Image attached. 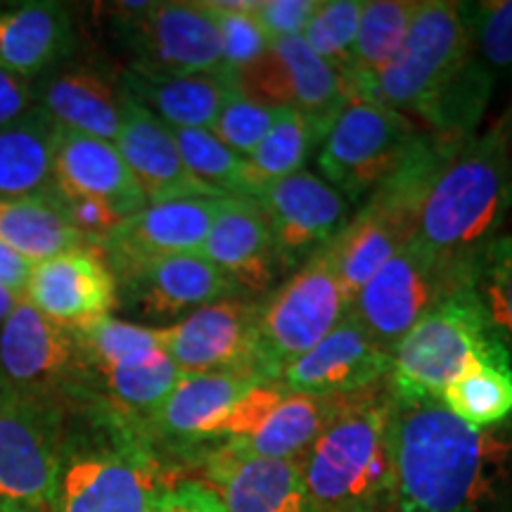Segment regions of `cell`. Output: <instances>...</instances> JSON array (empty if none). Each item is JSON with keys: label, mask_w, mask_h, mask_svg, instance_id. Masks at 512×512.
<instances>
[{"label": "cell", "mask_w": 512, "mask_h": 512, "mask_svg": "<svg viewBox=\"0 0 512 512\" xmlns=\"http://www.w3.org/2000/svg\"><path fill=\"white\" fill-rule=\"evenodd\" d=\"M110 15L133 72L221 74V36L202 3H117Z\"/></svg>", "instance_id": "obj_8"}, {"label": "cell", "mask_w": 512, "mask_h": 512, "mask_svg": "<svg viewBox=\"0 0 512 512\" xmlns=\"http://www.w3.org/2000/svg\"><path fill=\"white\" fill-rule=\"evenodd\" d=\"M389 380L335 399L328 422L297 460L318 512H394Z\"/></svg>", "instance_id": "obj_3"}, {"label": "cell", "mask_w": 512, "mask_h": 512, "mask_svg": "<svg viewBox=\"0 0 512 512\" xmlns=\"http://www.w3.org/2000/svg\"><path fill=\"white\" fill-rule=\"evenodd\" d=\"M36 88L34 81L19 79L15 74H8L0 69V128L12 124V121L27 117L31 110H36Z\"/></svg>", "instance_id": "obj_44"}, {"label": "cell", "mask_w": 512, "mask_h": 512, "mask_svg": "<svg viewBox=\"0 0 512 512\" xmlns=\"http://www.w3.org/2000/svg\"><path fill=\"white\" fill-rule=\"evenodd\" d=\"M119 297L145 320H181L192 311L242 294L226 273L202 254H176L126 273Z\"/></svg>", "instance_id": "obj_22"}, {"label": "cell", "mask_w": 512, "mask_h": 512, "mask_svg": "<svg viewBox=\"0 0 512 512\" xmlns=\"http://www.w3.org/2000/svg\"><path fill=\"white\" fill-rule=\"evenodd\" d=\"M204 10L214 19L221 36L223 69L221 74L238 86V79L259 62L268 50V38L252 15L254 3L238 0H204Z\"/></svg>", "instance_id": "obj_38"}, {"label": "cell", "mask_w": 512, "mask_h": 512, "mask_svg": "<svg viewBox=\"0 0 512 512\" xmlns=\"http://www.w3.org/2000/svg\"><path fill=\"white\" fill-rule=\"evenodd\" d=\"M0 242L31 264L76 247H93L69 226L53 195L0 200Z\"/></svg>", "instance_id": "obj_31"}, {"label": "cell", "mask_w": 512, "mask_h": 512, "mask_svg": "<svg viewBox=\"0 0 512 512\" xmlns=\"http://www.w3.org/2000/svg\"><path fill=\"white\" fill-rule=\"evenodd\" d=\"M53 176L57 192L72 197H93L110 204L124 221L147 207L145 195L133 181L117 145L110 140L60 126L55 138Z\"/></svg>", "instance_id": "obj_25"}, {"label": "cell", "mask_w": 512, "mask_h": 512, "mask_svg": "<svg viewBox=\"0 0 512 512\" xmlns=\"http://www.w3.org/2000/svg\"><path fill=\"white\" fill-rule=\"evenodd\" d=\"M508 119H510V121H512V110H510V112H508Z\"/></svg>", "instance_id": "obj_48"}, {"label": "cell", "mask_w": 512, "mask_h": 512, "mask_svg": "<svg viewBox=\"0 0 512 512\" xmlns=\"http://www.w3.org/2000/svg\"><path fill=\"white\" fill-rule=\"evenodd\" d=\"M247 98L264 102L275 110L299 112L316 133L318 145L335 124L339 112L354 98L347 79L320 60L302 36L275 38L259 62L238 79Z\"/></svg>", "instance_id": "obj_12"}, {"label": "cell", "mask_w": 512, "mask_h": 512, "mask_svg": "<svg viewBox=\"0 0 512 512\" xmlns=\"http://www.w3.org/2000/svg\"><path fill=\"white\" fill-rule=\"evenodd\" d=\"M72 335L88 373L152 361L166 354L159 328H147L112 316L81 325L72 330Z\"/></svg>", "instance_id": "obj_34"}, {"label": "cell", "mask_w": 512, "mask_h": 512, "mask_svg": "<svg viewBox=\"0 0 512 512\" xmlns=\"http://www.w3.org/2000/svg\"><path fill=\"white\" fill-rule=\"evenodd\" d=\"M121 93L171 128H209L238 91L223 74L162 76L126 69L119 76Z\"/></svg>", "instance_id": "obj_28"}, {"label": "cell", "mask_w": 512, "mask_h": 512, "mask_svg": "<svg viewBox=\"0 0 512 512\" xmlns=\"http://www.w3.org/2000/svg\"><path fill=\"white\" fill-rule=\"evenodd\" d=\"M254 313L256 302L242 294L202 306L174 325L159 328L162 347L181 373L259 375Z\"/></svg>", "instance_id": "obj_19"}, {"label": "cell", "mask_w": 512, "mask_h": 512, "mask_svg": "<svg viewBox=\"0 0 512 512\" xmlns=\"http://www.w3.org/2000/svg\"><path fill=\"white\" fill-rule=\"evenodd\" d=\"M332 408L335 399L294 392L280 380H261L228 415L221 441L254 456L297 463L325 427Z\"/></svg>", "instance_id": "obj_15"}, {"label": "cell", "mask_w": 512, "mask_h": 512, "mask_svg": "<svg viewBox=\"0 0 512 512\" xmlns=\"http://www.w3.org/2000/svg\"><path fill=\"white\" fill-rule=\"evenodd\" d=\"M19 302H22V294L10 292L8 287L0 285V328H3V323L10 318V313L15 311Z\"/></svg>", "instance_id": "obj_46"}, {"label": "cell", "mask_w": 512, "mask_h": 512, "mask_svg": "<svg viewBox=\"0 0 512 512\" xmlns=\"http://www.w3.org/2000/svg\"><path fill=\"white\" fill-rule=\"evenodd\" d=\"M418 126L375 100L351 98L325 133L318 169L349 204L366 197L392 176L418 138Z\"/></svg>", "instance_id": "obj_9"}, {"label": "cell", "mask_w": 512, "mask_h": 512, "mask_svg": "<svg viewBox=\"0 0 512 512\" xmlns=\"http://www.w3.org/2000/svg\"><path fill=\"white\" fill-rule=\"evenodd\" d=\"M204 259L242 294H266L280 275L266 216L254 200H226L204 242Z\"/></svg>", "instance_id": "obj_27"}, {"label": "cell", "mask_w": 512, "mask_h": 512, "mask_svg": "<svg viewBox=\"0 0 512 512\" xmlns=\"http://www.w3.org/2000/svg\"><path fill=\"white\" fill-rule=\"evenodd\" d=\"M318 5L320 0H261L254 3L252 15L271 43L275 38L302 36Z\"/></svg>", "instance_id": "obj_42"}, {"label": "cell", "mask_w": 512, "mask_h": 512, "mask_svg": "<svg viewBox=\"0 0 512 512\" xmlns=\"http://www.w3.org/2000/svg\"><path fill=\"white\" fill-rule=\"evenodd\" d=\"M392 451L394 512H512V420L475 430L439 399H394Z\"/></svg>", "instance_id": "obj_1"}, {"label": "cell", "mask_w": 512, "mask_h": 512, "mask_svg": "<svg viewBox=\"0 0 512 512\" xmlns=\"http://www.w3.org/2000/svg\"><path fill=\"white\" fill-rule=\"evenodd\" d=\"M230 197H185L147 204L100 242L114 278L176 254H200L216 214Z\"/></svg>", "instance_id": "obj_18"}, {"label": "cell", "mask_w": 512, "mask_h": 512, "mask_svg": "<svg viewBox=\"0 0 512 512\" xmlns=\"http://www.w3.org/2000/svg\"><path fill=\"white\" fill-rule=\"evenodd\" d=\"M467 285L486 328L512 356V235H498L475 256Z\"/></svg>", "instance_id": "obj_35"}, {"label": "cell", "mask_w": 512, "mask_h": 512, "mask_svg": "<svg viewBox=\"0 0 512 512\" xmlns=\"http://www.w3.org/2000/svg\"><path fill=\"white\" fill-rule=\"evenodd\" d=\"M38 107L69 131L114 143L124 119L119 79L91 62L60 64L38 79Z\"/></svg>", "instance_id": "obj_23"}, {"label": "cell", "mask_w": 512, "mask_h": 512, "mask_svg": "<svg viewBox=\"0 0 512 512\" xmlns=\"http://www.w3.org/2000/svg\"><path fill=\"white\" fill-rule=\"evenodd\" d=\"M24 299L60 328L76 330L110 316L119 287L98 247H76L34 264Z\"/></svg>", "instance_id": "obj_20"}, {"label": "cell", "mask_w": 512, "mask_h": 512, "mask_svg": "<svg viewBox=\"0 0 512 512\" xmlns=\"http://www.w3.org/2000/svg\"><path fill=\"white\" fill-rule=\"evenodd\" d=\"M114 145L147 204L185 200V197H219L185 169L171 128L126 98L124 119Z\"/></svg>", "instance_id": "obj_24"}, {"label": "cell", "mask_w": 512, "mask_h": 512, "mask_svg": "<svg viewBox=\"0 0 512 512\" xmlns=\"http://www.w3.org/2000/svg\"><path fill=\"white\" fill-rule=\"evenodd\" d=\"M69 10L53 0L0 3V69L38 81L74 55Z\"/></svg>", "instance_id": "obj_26"}, {"label": "cell", "mask_w": 512, "mask_h": 512, "mask_svg": "<svg viewBox=\"0 0 512 512\" xmlns=\"http://www.w3.org/2000/svg\"><path fill=\"white\" fill-rule=\"evenodd\" d=\"M441 406L475 430L512 420V363H475L439 396Z\"/></svg>", "instance_id": "obj_33"}, {"label": "cell", "mask_w": 512, "mask_h": 512, "mask_svg": "<svg viewBox=\"0 0 512 512\" xmlns=\"http://www.w3.org/2000/svg\"><path fill=\"white\" fill-rule=\"evenodd\" d=\"M171 133L185 169L214 195L230 200H256L261 195L247 159L223 145L207 128H171Z\"/></svg>", "instance_id": "obj_32"}, {"label": "cell", "mask_w": 512, "mask_h": 512, "mask_svg": "<svg viewBox=\"0 0 512 512\" xmlns=\"http://www.w3.org/2000/svg\"><path fill=\"white\" fill-rule=\"evenodd\" d=\"M418 10L413 0H368L361 8L354 57L347 83L354 98H366L380 76L406 41L408 29Z\"/></svg>", "instance_id": "obj_30"}, {"label": "cell", "mask_w": 512, "mask_h": 512, "mask_svg": "<svg viewBox=\"0 0 512 512\" xmlns=\"http://www.w3.org/2000/svg\"><path fill=\"white\" fill-rule=\"evenodd\" d=\"M470 268H456L411 240L356 294L349 313L384 351L392 354L403 335L441 299L467 283Z\"/></svg>", "instance_id": "obj_10"}, {"label": "cell", "mask_w": 512, "mask_h": 512, "mask_svg": "<svg viewBox=\"0 0 512 512\" xmlns=\"http://www.w3.org/2000/svg\"><path fill=\"white\" fill-rule=\"evenodd\" d=\"M512 209V121L477 133L441 171L420 211L415 242L456 268L498 238Z\"/></svg>", "instance_id": "obj_4"}, {"label": "cell", "mask_w": 512, "mask_h": 512, "mask_svg": "<svg viewBox=\"0 0 512 512\" xmlns=\"http://www.w3.org/2000/svg\"><path fill=\"white\" fill-rule=\"evenodd\" d=\"M183 479V467L98 403L64 408L50 512H152Z\"/></svg>", "instance_id": "obj_2"}, {"label": "cell", "mask_w": 512, "mask_h": 512, "mask_svg": "<svg viewBox=\"0 0 512 512\" xmlns=\"http://www.w3.org/2000/svg\"><path fill=\"white\" fill-rule=\"evenodd\" d=\"M0 512H50L48 505H0Z\"/></svg>", "instance_id": "obj_47"}, {"label": "cell", "mask_w": 512, "mask_h": 512, "mask_svg": "<svg viewBox=\"0 0 512 512\" xmlns=\"http://www.w3.org/2000/svg\"><path fill=\"white\" fill-rule=\"evenodd\" d=\"M392 354L347 313L328 337L294 361L280 382L318 399H344L389 380Z\"/></svg>", "instance_id": "obj_21"}, {"label": "cell", "mask_w": 512, "mask_h": 512, "mask_svg": "<svg viewBox=\"0 0 512 512\" xmlns=\"http://www.w3.org/2000/svg\"><path fill=\"white\" fill-rule=\"evenodd\" d=\"M465 55L467 29L460 3L422 0L399 55L377 76L366 100L420 119L460 72Z\"/></svg>", "instance_id": "obj_7"}, {"label": "cell", "mask_w": 512, "mask_h": 512, "mask_svg": "<svg viewBox=\"0 0 512 512\" xmlns=\"http://www.w3.org/2000/svg\"><path fill=\"white\" fill-rule=\"evenodd\" d=\"M57 128L41 107L0 128V200L53 195Z\"/></svg>", "instance_id": "obj_29"}, {"label": "cell", "mask_w": 512, "mask_h": 512, "mask_svg": "<svg viewBox=\"0 0 512 512\" xmlns=\"http://www.w3.org/2000/svg\"><path fill=\"white\" fill-rule=\"evenodd\" d=\"M252 373H183L145 432L169 458L185 467L192 453L219 444L228 415L254 384Z\"/></svg>", "instance_id": "obj_17"}, {"label": "cell", "mask_w": 512, "mask_h": 512, "mask_svg": "<svg viewBox=\"0 0 512 512\" xmlns=\"http://www.w3.org/2000/svg\"><path fill=\"white\" fill-rule=\"evenodd\" d=\"M349 313L328 252H320L256 299L254 351L264 380H280Z\"/></svg>", "instance_id": "obj_6"}, {"label": "cell", "mask_w": 512, "mask_h": 512, "mask_svg": "<svg viewBox=\"0 0 512 512\" xmlns=\"http://www.w3.org/2000/svg\"><path fill=\"white\" fill-rule=\"evenodd\" d=\"M86 373L72 330L22 297L0 328V375L19 392L67 408L86 389Z\"/></svg>", "instance_id": "obj_13"}, {"label": "cell", "mask_w": 512, "mask_h": 512, "mask_svg": "<svg viewBox=\"0 0 512 512\" xmlns=\"http://www.w3.org/2000/svg\"><path fill=\"white\" fill-rule=\"evenodd\" d=\"M64 408L19 392L0 375V505H48Z\"/></svg>", "instance_id": "obj_11"}, {"label": "cell", "mask_w": 512, "mask_h": 512, "mask_svg": "<svg viewBox=\"0 0 512 512\" xmlns=\"http://www.w3.org/2000/svg\"><path fill=\"white\" fill-rule=\"evenodd\" d=\"M475 363H512V356L486 328L470 285L463 283L396 344L389 387L396 401L439 399Z\"/></svg>", "instance_id": "obj_5"}, {"label": "cell", "mask_w": 512, "mask_h": 512, "mask_svg": "<svg viewBox=\"0 0 512 512\" xmlns=\"http://www.w3.org/2000/svg\"><path fill=\"white\" fill-rule=\"evenodd\" d=\"M185 467L200 472L226 512H318L294 460L261 458L221 441L192 453Z\"/></svg>", "instance_id": "obj_16"}, {"label": "cell", "mask_w": 512, "mask_h": 512, "mask_svg": "<svg viewBox=\"0 0 512 512\" xmlns=\"http://www.w3.org/2000/svg\"><path fill=\"white\" fill-rule=\"evenodd\" d=\"M363 0H320L316 15L306 24L302 38L320 60L347 79L354 57Z\"/></svg>", "instance_id": "obj_39"}, {"label": "cell", "mask_w": 512, "mask_h": 512, "mask_svg": "<svg viewBox=\"0 0 512 512\" xmlns=\"http://www.w3.org/2000/svg\"><path fill=\"white\" fill-rule=\"evenodd\" d=\"M31 268H34L31 261L24 259L22 254H17L15 249H10L5 242H0V285L24 297Z\"/></svg>", "instance_id": "obj_45"}, {"label": "cell", "mask_w": 512, "mask_h": 512, "mask_svg": "<svg viewBox=\"0 0 512 512\" xmlns=\"http://www.w3.org/2000/svg\"><path fill=\"white\" fill-rule=\"evenodd\" d=\"M53 200L62 209L69 226L93 247H100V242L124 221L110 204L93 200V197H72L55 190Z\"/></svg>", "instance_id": "obj_41"}, {"label": "cell", "mask_w": 512, "mask_h": 512, "mask_svg": "<svg viewBox=\"0 0 512 512\" xmlns=\"http://www.w3.org/2000/svg\"><path fill=\"white\" fill-rule=\"evenodd\" d=\"M275 107H268L264 102L247 98L245 93L233 91L223 105V110L216 117L214 126L209 128L223 145L238 152L240 157H249L259 147L261 140L266 138L268 128L273 126Z\"/></svg>", "instance_id": "obj_40"}, {"label": "cell", "mask_w": 512, "mask_h": 512, "mask_svg": "<svg viewBox=\"0 0 512 512\" xmlns=\"http://www.w3.org/2000/svg\"><path fill=\"white\" fill-rule=\"evenodd\" d=\"M152 512H226V508L200 479H181L159 498Z\"/></svg>", "instance_id": "obj_43"}, {"label": "cell", "mask_w": 512, "mask_h": 512, "mask_svg": "<svg viewBox=\"0 0 512 512\" xmlns=\"http://www.w3.org/2000/svg\"><path fill=\"white\" fill-rule=\"evenodd\" d=\"M316 145V133L302 114L290 110V107L278 110L266 138L247 157L249 171H252L261 192L280 178L304 171V162Z\"/></svg>", "instance_id": "obj_37"}, {"label": "cell", "mask_w": 512, "mask_h": 512, "mask_svg": "<svg viewBox=\"0 0 512 512\" xmlns=\"http://www.w3.org/2000/svg\"><path fill=\"white\" fill-rule=\"evenodd\" d=\"M467 29V62L498 88L512 81V0L460 3Z\"/></svg>", "instance_id": "obj_36"}, {"label": "cell", "mask_w": 512, "mask_h": 512, "mask_svg": "<svg viewBox=\"0 0 512 512\" xmlns=\"http://www.w3.org/2000/svg\"><path fill=\"white\" fill-rule=\"evenodd\" d=\"M266 216L280 273H294L325 252L351 219V204L311 171L280 178L254 200Z\"/></svg>", "instance_id": "obj_14"}]
</instances>
